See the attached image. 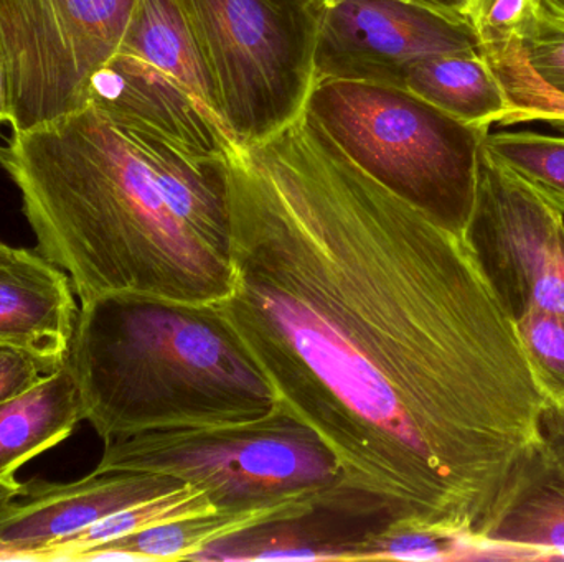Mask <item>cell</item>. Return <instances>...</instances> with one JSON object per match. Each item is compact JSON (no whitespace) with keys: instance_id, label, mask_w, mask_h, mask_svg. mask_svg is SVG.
Masks as SVG:
<instances>
[{"instance_id":"6da1fadb","label":"cell","mask_w":564,"mask_h":562,"mask_svg":"<svg viewBox=\"0 0 564 562\" xmlns=\"http://www.w3.org/2000/svg\"><path fill=\"white\" fill-rule=\"evenodd\" d=\"M218 312L278 403L383 520L479 540L546 403L460 234L358 167L304 109L225 161Z\"/></svg>"},{"instance_id":"7a4b0ae2","label":"cell","mask_w":564,"mask_h":562,"mask_svg":"<svg viewBox=\"0 0 564 562\" xmlns=\"http://www.w3.org/2000/svg\"><path fill=\"white\" fill-rule=\"evenodd\" d=\"M0 167L36 250L68 274L79 306L112 294L217 306L230 294V240L188 221L95 106L12 131Z\"/></svg>"},{"instance_id":"3957f363","label":"cell","mask_w":564,"mask_h":562,"mask_svg":"<svg viewBox=\"0 0 564 562\" xmlns=\"http://www.w3.org/2000/svg\"><path fill=\"white\" fill-rule=\"evenodd\" d=\"M66 363L105 442L253 421L278 405L217 306L96 297L79 307Z\"/></svg>"},{"instance_id":"277c9868","label":"cell","mask_w":564,"mask_h":562,"mask_svg":"<svg viewBox=\"0 0 564 562\" xmlns=\"http://www.w3.org/2000/svg\"><path fill=\"white\" fill-rule=\"evenodd\" d=\"M96 469L167 475L207 492L215 510L267 525L321 514L377 515L347 487L324 441L280 403L253 421L106 442Z\"/></svg>"},{"instance_id":"5b68a950","label":"cell","mask_w":564,"mask_h":562,"mask_svg":"<svg viewBox=\"0 0 564 562\" xmlns=\"http://www.w3.org/2000/svg\"><path fill=\"white\" fill-rule=\"evenodd\" d=\"M307 111L368 175L464 236L490 129L464 124L403 88L317 81Z\"/></svg>"},{"instance_id":"8992f818","label":"cell","mask_w":564,"mask_h":562,"mask_svg":"<svg viewBox=\"0 0 564 562\" xmlns=\"http://www.w3.org/2000/svg\"><path fill=\"white\" fill-rule=\"evenodd\" d=\"M237 145L267 141L304 112L324 0H171Z\"/></svg>"},{"instance_id":"52a82bcc","label":"cell","mask_w":564,"mask_h":562,"mask_svg":"<svg viewBox=\"0 0 564 562\" xmlns=\"http://www.w3.org/2000/svg\"><path fill=\"white\" fill-rule=\"evenodd\" d=\"M134 0H0L10 128L82 111L96 73L118 53Z\"/></svg>"},{"instance_id":"ba28073f","label":"cell","mask_w":564,"mask_h":562,"mask_svg":"<svg viewBox=\"0 0 564 562\" xmlns=\"http://www.w3.org/2000/svg\"><path fill=\"white\" fill-rule=\"evenodd\" d=\"M464 240L513 322L533 309L564 320V213L486 145Z\"/></svg>"},{"instance_id":"9c48e42d","label":"cell","mask_w":564,"mask_h":562,"mask_svg":"<svg viewBox=\"0 0 564 562\" xmlns=\"http://www.w3.org/2000/svg\"><path fill=\"white\" fill-rule=\"evenodd\" d=\"M479 49L469 20L414 0H338L322 7L314 82L357 81L403 88L411 63Z\"/></svg>"},{"instance_id":"30bf717a","label":"cell","mask_w":564,"mask_h":562,"mask_svg":"<svg viewBox=\"0 0 564 562\" xmlns=\"http://www.w3.org/2000/svg\"><path fill=\"white\" fill-rule=\"evenodd\" d=\"M182 484L167 475L98 469L72 484L26 482L0 510V561H39L53 544Z\"/></svg>"},{"instance_id":"8fae6325","label":"cell","mask_w":564,"mask_h":562,"mask_svg":"<svg viewBox=\"0 0 564 562\" xmlns=\"http://www.w3.org/2000/svg\"><path fill=\"white\" fill-rule=\"evenodd\" d=\"M89 104L111 124L151 132L192 157L225 162L235 142L217 112L149 63L116 53L93 78Z\"/></svg>"},{"instance_id":"7c38bea8","label":"cell","mask_w":564,"mask_h":562,"mask_svg":"<svg viewBox=\"0 0 564 562\" xmlns=\"http://www.w3.org/2000/svg\"><path fill=\"white\" fill-rule=\"evenodd\" d=\"M72 279L39 250L0 240V345L52 373L68 359L78 320Z\"/></svg>"},{"instance_id":"4fadbf2b","label":"cell","mask_w":564,"mask_h":562,"mask_svg":"<svg viewBox=\"0 0 564 562\" xmlns=\"http://www.w3.org/2000/svg\"><path fill=\"white\" fill-rule=\"evenodd\" d=\"M479 544L480 558H564V462L542 441L520 462Z\"/></svg>"},{"instance_id":"5bb4252c","label":"cell","mask_w":564,"mask_h":562,"mask_svg":"<svg viewBox=\"0 0 564 562\" xmlns=\"http://www.w3.org/2000/svg\"><path fill=\"white\" fill-rule=\"evenodd\" d=\"M85 421L78 383L68 363L19 395L0 401V481L69 438Z\"/></svg>"},{"instance_id":"9a60e30c","label":"cell","mask_w":564,"mask_h":562,"mask_svg":"<svg viewBox=\"0 0 564 562\" xmlns=\"http://www.w3.org/2000/svg\"><path fill=\"white\" fill-rule=\"evenodd\" d=\"M403 89L451 118L490 129L512 109L509 95L479 49L427 56L408 66Z\"/></svg>"},{"instance_id":"2e32d148","label":"cell","mask_w":564,"mask_h":562,"mask_svg":"<svg viewBox=\"0 0 564 562\" xmlns=\"http://www.w3.org/2000/svg\"><path fill=\"white\" fill-rule=\"evenodd\" d=\"M118 52L161 69L217 112L191 36L171 0H134Z\"/></svg>"},{"instance_id":"e0dca14e","label":"cell","mask_w":564,"mask_h":562,"mask_svg":"<svg viewBox=\"0 0 564 562\" xmlns=\"http://www.w3.org/2000/svg\"><path fill=\"white\" fill-rule=\"evenodd\" d=\"M212 511L217 510L208 498L207 492L195 487V485L182 484L167 494L132 505L126 510L118 511V514L91 525L79 533L53 544L48 550L43 551L39 561H79V558L91 551L93 548L111 543L119 538L139 533V531L158 527V525L182 520V518L198 517V515H207Z\"/></svg>"},{"instance_id":"ac0fdd59","label":"cell","mask_w":564,"mask_h":562,"mask_svg":"<svg viewBox=\"0 0 564 562\" xmlns=\"http://www.w3.org/2000/svg\"><path fill=\"white\" fill-rule=\"evenodd\" d=\"M305 520L253 528L207 548L192 561H347L354 537H328L305 528Z\"/></svg>"},{"instance_id":"d6986e66","label":"cell","mask_w":564,"mask_h":562,"mask_svg":"<svg viewBox=\"0 0 564 562\" xmlns=\"http://www.w3.org/2000/svg\"><path fill=\"white\" fill-rule=\"evenodd\" d=\"M480 558L477 538L424 527L413 521L383 520L351 538L347 561H457Z\"/></svg>"},{"instance_id":"ffe728a7","label":"cell","mask_w":564,"mask_h":562,"mask_svg":"<svg viewBox=\"0 0 564 562\" xmlns=\"http://www.w3.org/2000/svg\"><path fill=\"white\" fill-rule=\"evenodd\" d=\"M487 152L564 213V137L536 132L487 134Z\"/></svg>"},{"instance_id":"44dd1931","label":"cell","mask_w":564,"mask_h":562,"mask_svg":"<svg viewBox=\"0 0 564 562\" xmlns=\"http://www.w3.org/2000/svg\"><path fill=\"white\" fill-rule=\"evenodd\" d=\"M516 329L530 372L546 403H564V320L533 309L516 320Z\"/></svg>"},{"instance_id":"7402d4cb","label":"cell","mask_w":564,"mask_h":562,"mask_svg":"<svg viewBox=\"0 0 564 562\" xmlns=\"http://www.w3.org/2000/svg\"><path fill=\"white\" fill-rule=\"evenodd\" d=\"M507 53L540 88L564 98V19L542 0L523 30L519 48Z\"/></svg>"},{"instance_id":"603a6c76","label":"cell","mask_w":564,"mask_h":562,"mask_svg":"<svg viewBox=\"0 0 564 562\" xmlns=\"http://www.w3.org/2000/svg\"><path fill=\"white\" fill-rule=\"evenodd\" d=\"M540 0H469L467 20L486 58L519 48L527 23Z\"/></svg>"},{"instance_id":"cb8c5ba5","label":"cell","mask_w":564,"mask_h":562,"mask_svg":"<svg viewBox=\"0 0 564 562\" xmlns=\"http://www.w3.org/2000/svg\"><path fill=\"white\" fill-rule=\"evenodd\" d=\"M509 95L512 109L500 125L545 122L564 131V98L540 88L510 53L487 59Z\"/></svg>"},{"instance_id":"d4e9b609","label":"cell","mask_w":564,"mask_h":562,"mask_svg":"<svg viewBox=\"0 0 564 562\" xmlns=\"http://www.w3.org/2000/svg\"><path fill=\"white\" fill-rule=\"evenodd\" d=\"M43 375L42 366L29 353L0 345V401L30 388Z\"/></svg>"},{"instance_id":"484cf974","label":"cell","mask_w":564,"mask_h":562,"mask_svg":"<svg viewBox=\"0 0 564 562\" xmlns=\"http://www.w3.org/2000/svg\"><path fill=\"white\" fill-rule=\"evenodd\" d=\"M540 441L564 462V403L546 405L540 416Z\"/></svg>"},{"instance_id":"4316f807","label":"cell","mask_w":564,"mask_h":562,"mask_svg":"<svg viewBox=\"0 0 564 562\" xmlns=\"http://www.w3.org/2000/svg\"><path fill=\"white\" fill-rule=\"evenodd\" d=\"M12 121L10 114V88L9 75H7L6 59H3L2 48H0V128Z\"/></svg>"},{"instance_id":"83f0119b","label":"cell","mask_w":564,"mask_h":562,"mask_svg":"<svg viewBox=\"0 0 564 562\" xmlns=\"http://www.w3.org/2000/svg\"><path fill=\"white\" fill-rule=\"evenodd\" d=\"M414 2L424 3V5L434 7V9L463 16H466L467 7H469V0H414Z\"/></svg>"},{"instance_id":"f1b7e54d","label":"cell","mask_w":564,"mask_h":562,"mask_svg":"<svg viewBox=\"0 0 564 562\" xmlns=\"http://www.w3.org/2000/svg\"><path fill=\"white\" fill-rule=\"evenodd\" d=\"M23 484L19 481H0V510L22 494Z\"/></svg>"},{"instance_id":"f546056e","label":"cell","mask_w":564,"mask_h":562,"mask_svg":"<svg viewBox=\"0 0 564 562\" xmlns=\"http://www.w3.org/2000/svg\"><path fill=\"white\" fill-rule=\"evenodd\" d=\"M542 2L545 3L552 12H555L556 15L564 19V0H542Z\"/></svg>"},{"instance_id":"4dcf8cb0","label":"cell","mask_w":564,"mask_h":562,"mask_svg":"<svg viewBox=\"0 0 564 562\" xmlns=\"http://www.w3.org/2000/svg\"><path fill=\"white\" fill-rule=\"evenodd\" d=\"M335 2H338V0H325V5H327V3H335Z\"/></svg>"},{"instance_id":"1f68e13d","label":"cell","mask_w":564,"mask_h":562,"mask_svg":"<svg viewBox=\"0 0 564 562\" xmlns=\"http://www.w3.org/2000/svg\"><path fill=\"white\" fill-rule=\"evenodd\" d=\"M324 2H325V0H324Z\"/></svg>"}]
</instances>
